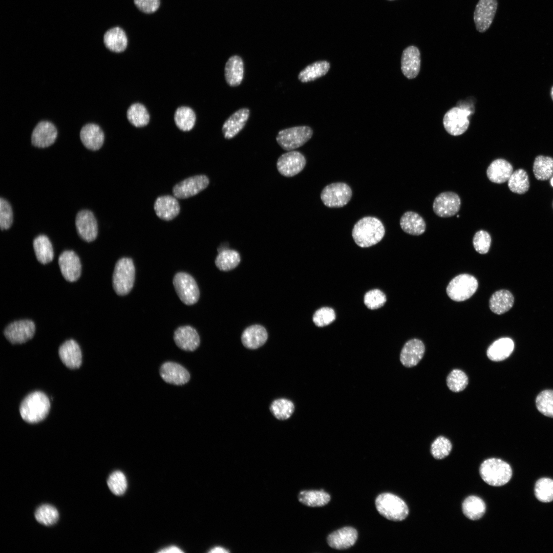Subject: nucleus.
I'll return each instance as SVG.
<instances>
[{"label": "nucleus", "instance_id": "nucleus-42", "mask_svg": "<svg viewBox=\"0 0 553 553\" xmlns=\"http://www.w3.org/2000/svg\"><path fill=\"white\" fill-rule=\"evenodd\" d=\"M533 172L536 178L539 180L549 179L553 175V158L548 156H537L534 162Z\"/></svg>", "mask_w": 553, "mask_h": 553}, {"label": "nucleus", "instance_id": "nucleus-11", "mask_svg": "<svg viewBox=\"0 0 553 553\" xmlns=\"http://www.w3.org/2000/svg\"><path fill=\"white\" fill-rule=\"evenodd\" d=\"M209 183V179L206 175H196L176 184L173 187V193L177 198H188L205 189Z\"/></svg>", "mask_w": 553, "mask_h": 553}, {"label": "nucleus", "instance_id": "nucleus-7", "mask_svg": "<svg viewBox=\"0 0 553 553\" xmlns=\"http://www.w3.org/2000/svg\"><path fill=\"white\" fill-rule=\"evenodd\" d=\"M477 279L469 274H461L454 278L446 287L449 297L456 302H462L471 297L476 291Z\"/></svg>", "mask_w": 553, "mask_h": 553}, {"label": "nucleus", "instance_id": "nucleus-2", "mask_svg": "<svg viewBox=\"0 0 553 553\" xmlns=\"http://www.w3.org/2000/svg\"><path fill=\"white\" fill-rule=\"evenodd\" d=\"M50 409L48 397L43 392L35 391L28 395L22 401L19 412L23 419L29 423L43 420Z\"/></svg>", "mask_w": 553, "mask_h": 553}, {"label": "nucleus", "instance_id": "nucleus-13", "mask_svg": "<svg viewBox=\"0 0 553 553\" xmlns=\"http://www.w3.org/2000/svg\"><path fill=\"white\" fill-rule=\"evenodd\" d=\"M497 7V0H479L474 12V21L478 32L483 33L490 28Z\"/></svg>", "mask_w": 553, "mask_h": 553}, {"label": "nucleus", "instance_id": "nucleus-24", "mask_svg": "<svg viewBox=\"0 0 553 553\" xmlns=\"http://www.w3.org/2000/svg\"><path fill=\"white\" fill-rule=\"evenodd\" d=\"M174 339L179 348L186 351H195L200 344L197 331L189 326L178 328L174 332Z\"/></svg>", "mask_w": 553, "mask_h": 553}, {"label": "nucleus", "instance_id": "nucleus-15", "mask_svg": "<svg viewBox=\"0 0 553 553\" xmlns=\"http://www.w3.org/2000/svg\"><path fill=\"white\" fill-rule=\"evenodd\" d=\"M460 206L461 200L456 193L445 192L440 193L435 198L433 209L438 216L448 218L456 215L459 211Z\"/></svg>", "mask_w": 553, "mask_h": 553}, {"label": "nucleus", "instance_id": "nucleus-4", "mask_svg": "<svg viewBox=\"0 0 553 553\" xmlns=\"http://www.w3.org/2000/svg\"><path fill=\"white\" fill-rule=\"evenodd\" d=\"M375 503L379 513L388 520L402 521L409 514V508L405 502L393 494L385 493L380 494L376 498Z\"/></svg>", "mask_w": 553, "mask_h": 553}, {"label": "nucleus", "instance_id": "nucleus-8", "mask_svg": "<svg viewBox=\"0 0 553 553\" xmlns=\"http://www.w3.org/2000/svg\"><path fill=\"white\" fill-rule=\"evenodd\" d=\"M352 193L350 187L344 182H335L326 186L321 194L324 205L330 208L346 205L350 200Z\"/></svg>", "mask_w": 553, "mask_h": 553}, {"label": "nucleus", "instance_id": "nucleus-54", "mask_svg": "<svg viewBox=\"0 0 553 553\" xmlns=\"http://www.w3.org/2000/svg\"><path fill=\"white\" fill-rule=\"evenodd\" d=\"M13 222V211L10 203L5 199H0V227L2 230L9 229Z\"/></svg>", "mask_w": 553, "mask_h": 553}, {"label": "nucleus", "instance_id": "nucleus-46", "mask_svg": "<svg viewBox=\"0 0 553 553\" xmlns=\"http://www.w3.org/2000/svg\"><path fill=\"white\" fill-rule=\"evenodd\" d=\"M59 514L57 509L50 504H42L35 512V518L39 523L50 526L56 523Z\"/></svg>", "mask_w": 553, "mask_h": 553}, {"label": "nucleus", "instance_id": "nucleus-39", "mask_svg": "<svg viewBox=\"0 0 553 553\" xmlns=\"http://www.w3.org/2000/svg\"><path fill=\"white\" fill-rule=\"evenodd\" d=\"M240 261V256L237 251L224 249L219 251L215 260V264L220 270L229 271L236 267Z\"/></svg>", "mask_w": 553, "mask_h": 553}, {"label": "nucleus", "instance_id": "nucleus-59", "mask_svg": "<svg viewBox=\"0 0 553 553\" xmlns=\"http://www.w3.org/2000/svg\"><path fill=\"white\" fill-rule=\"evenodd\" d=\"M550 183H551V185L553 186V177L551 178V179L550 180Z\"/></svg>", "mask_w": 553, "mask_h": 553}, {"label": "nucleus", "instance_id": "nucleus-18", "mask_svg": "<svg viewBox=\"0 0 553 553\" xmlns=\"http://www.w3.org/2000/svg\"><path fill=\"white\" fill-rule=\"evenodd\" d=\"M58 264L61 274L67 281L74 282L80 277V261L73 251L66 250L62 252L58 258Z\"/></svg>", "mask_w": 553, "mask_h": 553}, {"label": "nucleus", "instance_id": "nucleus-25", "mask_svg": "<svg viewBox=\"0 0 553 553\" xmlns=\"http://www.w3.org/2000/svg\"><path fill=\"white\" fill-rule=\"evenodd\" d=\"M154 207L156 215L165 221L174 219L178 215L180 210L177 198L171 195L158 197L155 202Z\"/></svg>", "mask_w": 553, "mask_h": 553}, {"label": "nucleus", "instance_id": "nucleus-58", "mask_svg": "<svg viewBox=\"0 0 553 553\" xmlns=\"http://www.w3.org/2000/svg\"><path fill=\"white\" fill-rule=\"evenodd\" d=\"M551 97H552V98L553 99V87L552 88L551 90Z\"/></svg>", "mask_w": 553, "mask_h": 553}, {"label": "nucleus", "instance_id": "nucleus-3", "mask_svg": "<svg viewBox=\"0 0 553 553\" xmlns=\"http://www.w3.org/2000/svg\"><path fill=\"white\" fill-rule=\"evenodd\" d=\"M479 473L482 480L493 486L506 484L512 477V470L508 463L498 458H489L480 465Z\"/></svg>", "mask_w": 553, "mask_h": 553}, {"label": "nucleus", "instance_id": "nucleus-32", "mask_svg": "<svg viewBox=\"0 0 553 553\" xmlns=\"http://www.w3.org/2000/svg\"><path fill=\"white\" fill-rule=\"evenodd\" d=\"M400 225L403 231L413 236L422 235L426 228V222L422 217L412 211L403 214L400 219Z\"/></svg>", "mask_w": 553, "mask_h": 553}, {"label": "nucleus", "instance_id": "nucleus-31", "mask_svg": "<svg viewBox=\"0 0 553 553\" xmlns=\"http://www.w3.org/2000/svg\"><path fill=\"white\" fill-rule=\"evenodd\" d=\"M127 37L125 31L119 27L110 29L103 36V43L105 46L114 52H123L127 48Z\"/></svg>", "mask_w": 553, "mask_h": 553}, {"label": "nucleus", "instance_id": "nucleus-41", "mask_svg": "<svg viewBox=\"0 0 553 553\" xmlns=\"http://www.w3.org/2000/svg\"><path fill=\"white\" fill-rule=\"evenodd\" d=\"M126 115L129 122L136 127L146 125L150 119L146 108L140 103L132 104L128 109Z\"/></svg>", "mask_w": 553, "mask_h": 553}, {"label": "nucleus", "instance_id": "nucleus-29", "mask_svg": "<svg viewBox=\"0 0 553 553\" xmlns=\"http://www.w3.org/2000/svg\"><path fill=\"white\" fill-rule=\"evenodd\" d=\"M268 334L265 328L260 325L247 327L243 331L241 341L247 348L256 349L263 346L266 342Z\"/></svg>", "mask_w": 553, "mask_h": 553}, {"label": "nucleus", "instance_id": "nucleus-5", "mask_svg": "<svg viewBox=\"0 0 553 553\" xmlns=\"http://www.w3.org/2000/svg\"><path fill=\"white\" fill-rule=\"evenodd\" d=\"M135 269L133 260L122 258L116 263L113 274V286L119 295H125L132 290L134 283Z\"/></svg>", "mask_w": 553, "mask_h": 553}, {"label": "nucleus", "instance_id": "nucleus-50", "mask_svg": "<svg viewBox=\"0 0 553 553\" xmlns=\"http://www.w3.org/2000/svg\"><path fill=\"white\" fill-rule=\"evenodd\" d=\"M452 448V443L448 438L439 436L432 443L431 453L435 459H442L450 454Z\"/></svg>", "mask_w": 553, "mask_h": 553}, {"label": "nucleus", "instance_id": "nucleus-21", "mask_svg": "<svg viewBox=\"0 0 553 553\" xmlns=\"http://www.w3.org/2000/svg\"><path fill=\"white\" fill-rule=\"evenodd\" d=\"M425 346L420 339L414 338L407 342L400 354V360L406 367L417 365L423 356Z\"/></svg>", "mask_w": 553, "mask_h": 553}, {"label": "nucleus", "instance_id": "nucleus-36", "mask_svg": "<svg viewBox=\"0 0 553 553\" xmlns=\"http://www.w3.org/2000/svg\"><path fill=\"white\" fill-rule=\"evenodd\" d=\"M33 246L36 259L40 263L45 264L52 261L54 257L53 249L46 236L41 235L35 238Z\"/></svg>", "mask_w": 553, "mask_h": 553}, {"label": "nucleus", "instance_id": "nucleus-44", "mask_svg": "<svg viewBox=\"0 0 553 553\" xmlns=\"http://www.w3.org/2000/svg\"><path fill=\"white\" fill-rule=\"evenodd\" d=\"M270 410L278 419L286 420L291 417L294 411L293 403L286 398L274 400L270 405Z\"/></svg>", "mask_w": 553, "mask_h": 553}, {"label": "nucleus", "instance_id": "nucleus-17", "mask_svg": "<svg viewBox=\"0 0 553 553\" xmlns=\"http://www.w3.org/2000/svg\"><path fill=\"white\" fill-rule=\"evenodd\" d=\"M75 225L78 234L83 240L90 242L97 238L98 224L90 210L84 209L79 211L76 216Z\"/></svg>", "mask_w": 553, "mask_h": 553}, {"label": "nucleus", "instance_id": "nucleus-14", "mask_svg": "<svg viewBox=\"0 0 553 553\" xmlns=\"http://www.w3.org/2000/svg\"><path fill=\"white\" fill-rule=\"evenodd\" d=\"M35 326L29 320L14 321L4 330L6 338L13 344H21L31 339L34 334Z\"/></svg>", "mask_w": 553, "mask_h": 553}, {"label": "nucleus", "instance_id": "nucleus-26", "mask_svg": "<svg viewBox=\"0 0 553 553\" xmlns=\"http://www.w3.org/2000/svg\"><path fill=\"white\" fill-rule=\"evenodd\" d=\"M58 354L62 363L70 369L78 368L81 365V351L78 344L73 339L63 343L59 348Z\"/></svg>", "mask_w": 553, "mask_h": 553}, {"label": "nucleus", "instance_id": "nucleus-28", "mask_svg": "<svg viewBox=\"0 0 553 553\" xmlns=\"http://www.w3.org/2000/svg\"><path fill=\"white\" fill-rule=\"evenodd\" d=\"M224 76L227 83L230 87H237L242 82L244 76V62L239 55L230 56L224 68Z\"/></svg>", "mask_w": 553, "mask_h": 553}, {"label": "nucleus", "instance_id": "nucleus-34", "mask_svg": "<svg viewBox=\"0 0 553 553\" xmlns=\"http://www.w3.org/2000/svg\"><path fill=\"white\" fill-rule=\"evenodd\" d=\"M514 348V343L511 338H501L489 346L486 354L490 360L499 361L507 358L512 353Z\"/></svg>", "mask_w": 553, "mask_h": 553}, {"label": "nucleus", "instance_id": "nucleus-1", "mask_svg": "<svg viewBox=\"0 0 553 553\" xmlns=\"http://www.w3.org/2000/svg\"><path fill=\"white\" fill-rule=\"evenodd\" d=\"M385 234V227L378 218L367 216L359 220L354 225L352 236L359 247L366 248L379 242Z\"/></svg>", "mask_w": 553, "mask_h": 553}, {"label": "nucleus", "instance_id": "nucleus-40", "mask_svg": "<svg viewBox=\"0 0 553 553\" xmlns=\"http://www.w3.org/2000/svg\"><path fill=\"white\" fill-rule=\"evenodd\" d=\"M174 120L177 126L183 131H189L195 125L196 116L194 111L188 107L178 108L174 114Z\"/></svg>", "mask_w": 553, "mask_h": 553}, {"label": "nucleus", "instance_id": "nucleus-45", "mask_svg": "<svg viewBox=\"0 0 553 553\" xmlns=\"http://www.w3.org/2000/svg\"><path fill=\"white\" fill-rule=\"evenodd\" d=\"M534 493L536 498L542 502L552 501L553 480L548 478L539 479L535 484Z\"/></svg>", "mask_w": 553, "mask_h": 553}, {"label": "nucleus", "instance_id": "nucleus-60", "mask_svg": "<svg viewBox=\"0 0 553 553\" xmlns=\"http://www.w3.org/2000/svg\"><path fill=\"white\" fill-rule=\"evenodd\" d=\"M388 1H394V0H388Z\"/></svg>", "mask_w": 553, "mask_h": 553}, {"label": "nucleus", "instance_id": "nucleus-27", "mask_svg": "<svg viewBox=\"0 0 553 553\" xmlns=\"http://www.w3.org/2000/svg\"><path fill=\"white\" fill-rule=\"evenodd\" d=\"M357 532L352 527H345L338 529L327 537V543L336 549H346L352 546L357 539Z\"/></svg>", "mask_w": 553, "mask_h": 553}, {"label": "nucleus", "instance_id": "nucleus-35", "mask_svg": "<svg viewBox=\"0 0 553 553\" xmlns=\"http://www.w3.org/2000/svg\"><path fill=\"white\" fill-rule=\"evenodd\" d=\"M462 509L463 514L468 519L477 520L483 516L486 511V505L480 497L470 496L463 501Z\"/></svg>", "mask_w": 553, "mask_h": 553}, {"label": "nucleus", "instance_id": "nucleus-30", "mask_svg": "<svg viewBox=\"0 0 553 553\" xmlns=\"http://www.w3.org/2000/svg\"><path fill=\"white\" fill-rule=\"evenodd\" d=\"M513 166L507 161L503 159L494 160L486 170L488 179L492 182L500 184L508 181L513 173Z\"/></svg>", "mask_w": 553, "mask_h": 553}, {"label": "nucleus", "instance_id": "nucleus-22", "mask_svg": "<svg viewBox=\"0 0 553 553\" xmlns=\"http://www.w3.org/2000/svg\"><path fill=\"white\" fill-rule=\"evenodd\" d=\"M79 137L83 145L92 151L99 150L104 140V134L101 127L93 123L82 126L80 130Z\"/></svg>", "mask_w": 553, "mask_h": 553}, {"label": "nucleus", "instance_id": "nucleus-56", "mask_svg": "<svg viewBox=\"0 0 553 553\" xmlns=\"http://www.w3.org/2000/svg\"><path fill=\"white\" fill-rule=\"evenodd\" d=\"M183 551L176 546H170L162 549L158 552L161 553H182Z\"/></svg>", "mask_w": 553, "mask_h": 553}, {"label": "nucleus", "instance_id": "nucleus-55", "mask_svg": "<svg viewBox=\"0 0 553 553\" xmlns=\"http://www.w3.org/2000/svg\"><path fill=\"white\" fill-rule=\"evenodd\" d=\"M134 3L141 12L151 14L155 12L159 9L160 0H134Z\"/></svg>", "mask_w": 553, "mask_h": 553}, {"label": "nucleus", "instance_id": "nucleus-48", "mask_svg": "<svg viewBox=\"0 0 553 553\" xmlns=\"http://www.w3.org/2000/svg\"><path fill=\"white\" fill-rule=\"evenodd\" d=\"M536 404L540 413L553 417V390H545L541 392L536 397Z\"/></svg>", "mask_w": 553, "mask_h": 553}, {"label": "nucleus", "instance_id": "nucleus-38", "mask_svg": "<svg viewBox=\"0 0 553 553\" xmlns=\"http://www.w3.org/2000/svg\"><path fill=\"white\" fill-rule=\"evenodd\" d=\"M300 502L311 507H319L326 505L330 500V495L323 490L301 491L298 496Z\"/></svg>", "mask_w": 553, "mask_h": 553}, {"label": "nucleus", "instance_id": "nucleus-9", "mask_svg": "<svg viewBox=\"0 0 553 553\" xmlns=\"http://www.w3.org/2000/svg\"><path fill=\"white\" fill-rule=\"evenodd\" d=\"M173 285L180 300L187 305L196 303L200 292L195 279L189 274L180 272L173 279Z\"/></svg>", "mask_w": 553, "mask_h": 553}, {"label": "nucleus", "instance_id": "nucleus-52", "mask_svg": "<svg viewBox=\"0 0 553 553\" xmlns=\"http://www.w3.org/2000/svg\"><path fill=\"white\" fill-rule=\"evenodd\" d=\"M334 310L329 307H322L317 310L313 314V323L317 327H324L332 323L335 319Z\"/></svg>", "mask_w": 553, "mask_h": 553}, {"label": "nucleus", "instance_id": "nucleus-12", "mask_svg": "<svg viewBox=\"0 0 553 553\" xmlns=\"http://www.w3.org/2000/svg\"><path fill=\"white\" fill-rule=\"evenodd\" d=\"M306 160L300 152L290 151L282 154L278 159L276 167L283 176L291 177L300 173L305 167Z\"/></svg>", "mask_w": 553, "mask_h": 553}, {"label": "nucleus", "instance_id": "nucleus-16", "mask_svg": "<svg viewBox=\"0 0 553 553\" xmlns=\"http://www.w3.org/2000/svg\"><path fill=\"white\" fill-rule=\"evenodd\" d=\"M57 135V129L53 123L42 120L34 127L31 135V142L35 147H47L55 142Z\"/></svg>", "mask_w": 553, "mask_h": 553}, {"label": "nucleus", "instance_id": "nucleus-51", "mask_svg": "<svg viewBox=\"0 0 553 553\" xmlns=\"http://www.w3.org/2000/svg\"><path fill=\"white\" fill-rule=\"evenodd\" d=\"M385 294L381 290L375 289L366 293L364 303L368 308L374 310L383 306L386 302Z\"/></svg>", "mask_w": 553, "mask_h": 553}, {"label": "nucleus", "instance_id": "nucleus-20", "mask_svg": "<svg viewBox=\"0 0 553 553\" xmlns=\"http://www.w3.org/2000/svg\"><path fill=\"white\" fill-rule=\"evenodd\" d=\"M420 63V52L418 48L410 46L404 49L401 58V69L407 78L413 79L417 76Z\"/></svg>", "mask_w": 553, "mask_h": 553}, {"label": "nucleus", "instance_id": "nucleus-43", "mask_svg": "<svg viewBox=\"0 0 553 553\" xmlns=\"http://www.w3.org/2000/svg\"><path fill=\"white\" fill-rule=\"evenodd\" d=\"M508 186L513 193L523 194L529 188V182L527 173L523 169L513 172L508 180Z\"/></svg>", "mask_w": 553, "mask_h": 553}, {"label": "nucleus", "instance_id": "nucleus-33", "mask_svg": "<svg viewBox=\"0 0 553 553\" xmlns=\"http://www.w3.org/2000/svg\"><path fill=\"white\" fill-rule=\"evenodd\" d=\"M514 303L513 294L507 290L501 289L492 295L489 301V306L493 312L500 315L509 310Z\"/></svg>", "mask_w": 553, "mask_h": 553}, {"label": "nucleus", "instance_id": "nucleus-53", "mask_svg": "<svg viewBox=\"0 0 553 553\" xmlns=\"http://www.w3.org/2000/svg\"><path fill=\"white\" fill-rule=\"evenodd\" d=\"M491 237L487 231L480 230L475 233L473 239V246L478 253H487L491 246Z\"/></svg>", "mask_w": 553, "mask_h": 553}, {"label": "nucleus", "instance_id": "nucleus-37", "mask_svg": "<svg viewBox=\"0 0 553 553\" xmlns=\"http://www.w3.org/2000/svg\"><path fill=\"white\" fill-rule=\"evenodd\" d=\"M330 63L325 60L314 62L305 67L298 75L302 82L313 81L325 75L330 69Z\"/></svg>", "mask_w": 553, "mask_h": 553}, {"label": "nucleus", "instance_id": "nucleus-57", "mask_svg": "<svg viewBox=\"0 0 553 553\" xmlns=\"http://www.w3.org/2000/svg\"><path fill=\"white\" fill-rule=\"evenodd\" d=\"M209 552H211V553H218V552H221V553H222V552L225 553V552L226 553V552H228L229 550H226V549H225L224 548H223L222 547L216 546V547H214L212 549H211V550H209Z\"/></svg>", "mask_w": 553, "mask_h": 553}, {"label": "nucleus", "instance_id": "nucleus-6", "mask_svg": "<svg viewBox=\"0 0 553 553\" xmlns=\"http://www.w3.org/2000/svg\"><path fill=\"white\" fill-rule=\"evenodd\" d=\"M312 134V130L309 126H293L280 131L276 140L283 150L293 151L307 142Z\"/></svg>", "mask_w": 553, "mask_h": 553}, {"label": "nucleus", "instance_id": "nucleus-23", "mask_svg": "<svg viewBox=\"0 0 553 553\" xmlns=\"http://www.w3.org/2000/svg\"><path fill=\"white\" fill-rule=\"evenodd\" d=\"M249 114V110L244 108L237 110L229 116L222 127L224 138L230 139L236 136L244 128Z\"/></svg>", "mask_w": 553, "mask_h": 553}, {"label": "nucleus", "instance_id": "nucleus-10", "mask_svg": "<svg viewBox=\"0 0 553 553\" xmlns=\"http://www.w3.org/2000/svg\"><path fill=\"white\" fill-rule=\"evenodd\" d=\"M471 111L464 108L454 107L449 110L443 118L446 131L451 135L458 136L464 133L469 125V116Z\"/></svg>", "mask_w": 553, "mask_h": 553}, {"label": "nucleus", "instance_id": "nucleus-49", "mask_svg": "<svg viewBox=\"0 0 553 553\" xmlns=\"http://www.w3.org/2000/svg\"><path fill=\"white\" fill-rule=\"evenodd\" d=\"M107 484L111 491L117 496L123 494L127 488L126 477L120 471H114L109 476Z\"/></svg>", "mask_w": 553, "mask_h": 553}, {"label": "nucleus", "instance_id": "nucleus-19", "mask_svg": "<svg viewBox=\"0 0 553 553\" xmlns=\"http://www.w3.org/2000/svg\"><path fill=\"white\" fill-rule=\"evenodd\" d=\"M160 375L166 382L175 385H183L190 379L188 371L181 365L167 361L162 365Z\"/></svg>", "mask_w": 553, "mask_h": 553}, {"label": "nucleus", "instance_id": "nucleus-47", "mask_svg": "<svg viewBox=\"0 0 553 553\" xmlns=\"http://www.w3.org/2000/svg\"><path fill=\"white\" fill-rule=\"evenodd\" d=\"M468 377L461 370H453L446 378V384L449 389L454 392L463 391L468 385Z\"/></svg>", "mask_w": 553, "mask_h": 553}]
</instances>
